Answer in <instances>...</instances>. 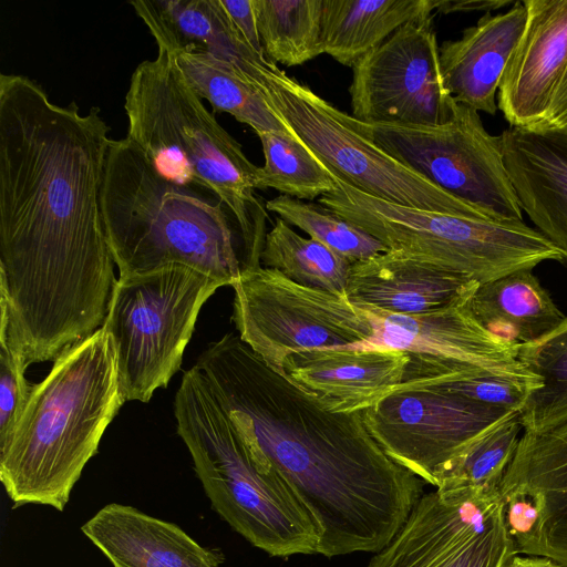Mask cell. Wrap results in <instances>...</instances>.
<instances>
[{
	"mask_svg": "<svg viewBox=\"0 0 567 567\" xmlns=\"http://www.w3.org/2000/svg\"><path fill=\"white\" fill-rule=\"evenodd\" d=\"M256 134L265 158L258 189L312 200L334 188L333 173L291 131Z\"/></svg>",
	"mask_w": 567,
	"mask_h": 567,
	"instance_id": "obj_29",
	"label": "cell"
},
{
	"mask_svg": "<svg viewBox=\"0 0 567 567\" xmlns=\"http://www.w3.org/2000/svg\"><path fill=\"white\" fill-rule=\"evenodd\" d=\"M190 87L215 111L226 112L255 133L289 132L264 91L231 65L193 50L171 53Z\"/></svg>",
	"mask_w": 567,
	"mask_h": 567,
	"instance_id": "obj_25",
	"label": "cell"
},
{
	"mask_svg": "<svg viewBox=\"0 0 567 567\" xmlns=\"http://www.w3.org/2000/svg\"><path fill=\"white\" fill-rule=\"evenodd\" d=\"M220 282L169 265L118 277L102 326L111 341L123 399L148 402L179 370L202 306Z\"/></svg>",
	"mask_w": 567,
	"mask_h": 567,
	"instance_id": "obj_8",
	"label": "cell"
},
{
	"mask_svg": "<svg viewBox=\"0 0 567 567\" xmlns=\"http://www.w3.org/2000/svg\"><path fill=\"white\" fill-rule=\"evenodd\" d=\"M130 4L144 21L158 49L193 50L235 68L262 87L276 65L245 41L221 0H137Z\"/></svg>",
	"mask_w": 567,
	"mask_h": 567,
	"instance_id": "obj_18",
	"label": "cell"
},
{
	"mask_svg": "<svg viewBox=\"0 0 567 567\" xmlns=\"http://www.w3.org/2000/svg\"><path fill=\"white\" fill-rule=\"evenodd\" d=\"M477 286L465 275L389 250L351 265L346 296L360 308L417 315L466 299Z\"/></svg>",
	"mask_w": 567,
	"mask_h": 567,
	"instance_id": "obj_19",
	"label": "cell"
},
{
	"mask_svg": "<svg viewBox=\"0 0 567 567\" xmlns=\"http://www.w3.org/2000/svg\"><path fill=\"white\" fill-rule=\"evenodd\" d=\"M424 389L447 391L485 405L519 413L532 392L513 382L495 377L447 382Z\"/></svg>",
	"mask_w": 567,
	"mask_h": 567,
	"instance_id": "obj_33",
	"label": "cell"
},
{
	"mask_svg": "<svg viewBox=\"0 0 567 567\" xmlns=\"http://www.w3.org/2000/svg\"><path fill=\"white\" fill-rule=\"evenodd\" d=\"M352 127L453 197L494 220L523 221L505 166L501 135L489 134L477 111L453 102L450 118L434 126L369 124L348 114Z\"/></svg>",
	"mask_w": 567,
	"mask_h": 567,
	"instance_id": "obj_10",
	"label": "cell"
},
{
	"mask_svg": "<svg viewBox=\"0 0 567 567\" xmlns=\"http://www.w3.org/2000/svg\"><path fill=\"white\" fill-rule=\"evenodd\" d=\"M472 296L417 315L362 308L371 320L373 334L348 348L408 353L409 363L395 391L482 377L507 380L530 391L539 389L542 380L517 358L519 344L497 337L475 318Z\"/></svg>",
	"mask_w": 567,
	"mask_h": 567,
	"instance_id": "obj_11",
	"label": "cell"
},
{
	"mask_svg": "<svg viewBox=\"0 0 567 567\" xmlns=\"http://www.w3.org/2000/svg\"><path fill=\"white\" fill-rule=\"evenodd\" d=\"M109 133L99 107L82 114L25 75H0V322L29 365L105 321L116 281L101 204Z\"/></svg>",
	"mask_w": 567,
	"mask_h": 567,
	"instance_id": "obj_1",
	"label": "cell"
},
{
	"mask_svg": "<svg viewBox=\"0 0 567 567\" xmlns=\"http://www.w3.org/2000/svg\"><path fill=\"white\" fill-rule=\"evenodd\" d=\"M398 464L435 486L439 472L471 442L516 412L442 390H396L362 412Z\"/></svg>",
	"mask_w": 567,
	"mask_h": 567,
	"instance_id": "obj_15",
	"label": "cell"
},
{
	"mask_svg": "<svg viewBox=\"0 0 567 567\" xmlns=\"http://www.w3.org/2000/svg\"><path fill=\"white\" fill-rule=\"evenodd\" d=\"M504 503L505 525L516 549L532 535L539 511L535 502L519 492L501 494Z\"/></svg>",
	"mask_w": 567,
	"mask_h": 567,
	"instance_id": "obj_34",
	"label": "cell"
},
{
	"mask_svg": "<svg viewBox=\"0 0 567 567\" xmlns=\"http://www.w3.org/2000/svg\"><path fill=\"white\" fill-rule=\"evenodd\" d=\"M127 136L166 178L217 195L235 214L260 264L267 215L255 190L259 166L205 107L175 58L158 49L131 75L125 95Z\"/></svg>",
	"mask_w": 567,
	"mask_h": 567,
	"instance_id": "obj_5",
	"label": "cell"
},
{
	"mask_svg": "<svg viewBox=\"0 0 567 567\" xmlns=\"http://www.w3.org/2000/svg\"><path fill=\"white\" fill-rule=\"evenodd\" d=\"M534 130L567 134V68L554 93L544 121Z\"/></svg>",
	"mask_w": 567,
	"mask_h": 567,
	"instance_id": "obj_36",
	"label": "cell"
},
{
	"mask_svg": "<svg viewBox=\"0 0 567 567\" xmlns=\"http://www.w3.org/2000/svg\"><path fill=\"white\" fill-rule=\"evenodd\" d=\"M29 367L22 349L0 323V446L13 432L33 385L25 379Z\"/></svg>",
	"mask_w": 567,
	"mask_h": 567,
	"instance_id": "obj_32",
	"label": "cell"
},
{
	"mask_svg": "<svg viewBox=\"0 0 567 567\" xmlns=\"http://www.w3.org/2000/svg\"><path fill=\"white\" fill-rule=\"evenodd\" d=\"M101 204L120 277L182 265L233 286L261 266L217 195L166 178L128 137L110 142Z\"/></svg>",
	"mask_w": 567,
	"mask_h": 567,
	"instance_id": "obj_3",
	"label": "cell"
},
{
	"mask_svg": "<svg viewBox=\"0 0 567 567\" xmlns=\"http://www.w3.org/2000/svg\"><path fill=\"white\" fill-rule=\"evenodd\" d=\"M221 4L245 41L256 52L264 55L257 29L254 0H221Z\"/></svg>",
	"mask_w": 567,
	"mask_h": 567,
	"instance_id": "obj_35",
	"label": "cell"
},
{
	"mask_svg": "<svg viewBox=\"0 0 567 567\" xmlns=\"http://www.w3.org/2000/svg\"><path fill=\"white\" fill-rule=\"evenodd\" d=\"M527 8L516 1L504 13H485L457 40L440 47L444 84L455 102L494 115L496 91L526 25Z\"/></svg>",
	"mask_w": 567,
	"mask_h": 567,
	"instance_id": "obj_21",
	"label": "cell"
},
{
	"mask_svg": "<svg viewBox=\"0 0 567 567\" xmlns=\"http://www.w3.org/2000/svg\"><path fill=\"white\" fill-rule=\"evenodd\" d=\"M266 59L287 66L322 54V0H254Z\"/></svg>",
	"mask_w": 567,
	"mask_h": 567,
	"instance_id": "obj_28",
	"label": "cell"
},
{
	"mask_svg": "<svg viewBox=\"0 0 567 567\" xmlns=\"http://www.w3.org/2000/svg\"><path fill=\"white\" fill-rule=\"evenodd\" d=\"M522 429L519 412H516L484 432L439 472L434 487L499 491Z\"/></svg>",
	"mask_w": 567,
	"mask_h": 567,
	"instance_id": "obj_30",
	"label": "cell"
},
{
	"mask_svg": "<svg viewBox=\"0 0 567 567\" xmlns=\"http://www.w3.org/2000/svg\"><path fill=\"white\" fill-rule=\"evenodd\" d=\"M517 554L499 491L439 487L422 495L368 567H505Z\"/></svg>",
	"mask_w": 567,
	"mask_h": 567,
	"instance_id": "obj_13",
	"label": "cell"
},
{
	"mask_svg": "<svg viewBox=\"0 0 567 567\" xmlns=\"http://www.w3.org/2000/svg\"><path fill=\"white\" fill-rule=\"evenodd\" d=\"M319 204L369 233L389 250L467 276L478 284L532 270L564 256L524 221H498L401 206L333 177Z\"/></svg>",
	"mask_w": 567,
	"mask_h": 567,
	"instance_id": "obj_7",
	"label": "cell"
},
{
	"mask_svg": "<svg viewBox=\"0 0 567 567\" xmlns=\"http://www.w3.org/2000/svg\"><path fill=\"white\" fill-rule=\"evenodd\" d=\"M261 90L289 130L353 188L401 206L492 219L401 164L352 127L346 112L277 65L266 75Z\"/></svg>",
	"mask_w": 567,
	"mask_h": 567,
	"instance_id": "obj_9",
	"label": "cell"
},
{
	"mask_svg": "<svg viewBox=\"0 0 567 567\" xmlns=\"http://www.w3.org/2000/svg\"><path fill=\"white\" fill-rule=\"evenodd\" d=\"M471 308L487 330L516 344L536 341L567 320L530 270L478 284Z\"/></svg>",
	"mask_w": 567,
	"mask_h": 567,
	"instance_id": "obj_24",
	"label": "cell"
},
{
	"mask_svg": "<svg viewBox=\"0 0 567 567\" xmlns=\"http://www.w3.org/2000/svg\"><path fill=\"white\" fill-rule=\"evenodd\" d=\"M114 567H220L224 555L177 525L130 505L111 503L81 526Z\"/></svg>",
	"mask_w": 567,
	"mask_h": 567,
	"instance_id": "obj_22",
	"label": "cell"
},
{
	"mask_svg": "<svg viewBox=\"0 0 567 567\" xmlns=\"http://www.w3.org/2000/svg\"><path fill=\"white\" fill-rule=\"evenodd\" d=\"M174 413L177 433L220 517L272 557L318 554L313 517L276 467L256 465L196 365L183 374Z\"/></svg>",
	"mask_w": 567,
	"mask_h": 567,
	"instance_id": "obj_6",
	"label": "cell"
},
{
	"mask_svg": "<svg viewBox=\"0 0 567 567\" xmlns=\"http://www.w3.org/2000/svg\"><path fill=\"white\" fill-rule=\"evenodd\" d=\"M260 264L300 285L346 296L353 262L320 241L300 236L278 217L266 234Z\"/></svg>",
	"mask_w": 567,
	"mask_h": 567,
	"instance_id": "obj_27",
	"label": "cell"
},
{
	"mask_svg": "<svg viewBox=\"0 0 567 567\" xmlns=\"http://www.w3.org/2000/svg\"><path fill=\"white\" fill-rule=\"evenodd\" d=\"M231 287L239 338L282 375L295 352L350 347L373 334L367 312L347 296L300 285L278 270H247Z\"/></svg>",
	"mask_w": 567,
	"mask_h": 567,
	"instance_id": "obj_12",
	"label": "cell"
},
{
	"mask_svg": "<svg viewBox=\"0 0 567 567\" xmlns=\"http://www.w3.org/2000/svg\"><path fill=\"white\" fill-rule=\"evenodd\" d=\"M255 463L267 458L291 485L327 558L377 553L400 530L424 482L394 462L363 413H333L226 333L195 364Z\"/></svg>",
	"mask_w": 567,
	"mask_h": 567,
	"instance_id": "obj_2",
	"label": "cell"
},
{
	"mask_svg": "<svg viewBox=\"0 0 567 567\" xmlns=\"http://www.w3.org/2000/svg\"><path fill=\"white\" fill-rule=\"evenodd\" d=\"M266 209L352 262L389 251L379 239L321 204L279 195L266 203Z\"/></svg>",
	"mask_w": 567,
	"mask_h": 567,
	"instance_id": "obj_31",
	"label": "cell"
},
{
	"mask_svg": "<svg viewBox=\"0 0 567 567\" xmlns=\"http://www.w3.org/2000/svg\"><path fill=\"white\" fill-rule=\"evenodd\" d=\"M441 0H322V53L352 68L409 21L431 16Z\"/></svg>",
	"mask_w": 567,
	"mask_h": 567,
	"instance_id": "obj_23",
	"label": "cell"
},
{
	"mask_svg": "<svg viewBox=\"0 0 567 567\" xmlns=\"http://www.w3.org/2000/svg\"><path fill=\"white\" fill-rule=\"evenodd\" d=\"M513 0H441L437 11L443 13L451 12H474L498 10L509 4H515Z\"/></svg>",
	"mask_w": 567,
	"mask_h": 567,
	"instance_id": "obj_37",
	"label": "cell"
},
{
	"mask_svg": "<svg viewBox=\"0 0 567 567\" xmlns=\"http://www.w3.org/2000/svg\"><path fill=\"white\" fill-rule=\"evenodd\" d=\"M409 355L396 350L316 348L290 354L285 377L333 413L363 412L402 383Z\"/></svg>",
	"mask_w": 567,
	"mask_h": 567,
	"instance_id": "obj_17",
	"label": "cell"
},
{
	"mask_svg": "<svg viewBox=\"0 0 567 567\" xmlns=\"http://www.w3.org/2000/svg\"><path fill=\"white\" fill-rule=\"evenodd\" d=\"M124 403L103 328L59 355L0 446V480L13 508L37 504L63 512Z\"/></svg>",
	"mask_w": 567,
	"mask_h": 567,
	"instance_id": "obj_4",
	"label": "cell"
},
{
	"mask_svg": "<svg viewBox=\"0 0 567 567\" xmlns=\"http://www.w3.org/2000/svg\"><path fill=\"white\" fill-rule=\"evenodd\" d=\"M352 116L363 123L434 126L454 99L445 87L433 14L406 22L352 66Z\"/></svg>",
	"mask_w": 567,
	"mask_h": 567,
	"instance_id": "obj_14",
	"label": "cell"
},
{
	"mask_svg": "<svg viewBox=\"0 0 567 567\" xmlns=\"http://www.w3.org/2000/svg\"><path fill=\"white\" fill-rule=\"evenodd\" d=\"M501 137L522 210L567 260V134L508 126Z\"/></svg>",
	"mask_w": 567,
	"mask_h": 567,
	"instance_id": "obj_20",
	"label": "cell"
},
{
	"mask_svg": "<svg viewBox=\"0 0 567 567\" xmlns=\"http://www.w3.org/2000/svg\"><path fill=\"white\" fill-rule=\"evenodd\" d=\"M505 567H561L554 560L539 557V556H528V557H519L514 556Z\"/></svg>",
	"mask_w": 567,
	"mask_h": 567,
	"instance_id": "obj_38",
	"label": "cell"
},
{
	"mask_svg": "<svg viewBox=\"0 0 567 567\" xmlns=\"http://www.w3.org/2000/svg\"><path fill=\"white\" fill-rule=\"evenodd\" d=\"M518 360L542 380L519 413L526 433L567 424V320L545 337L518 346Z\"/></svg>",
	"mask_w": 567,
	"mask_h": 567,
	"instance_id": "obj_26",
	"label": "cell"
},
{
	"mask_svg": "<svg viewBox=\"0 0 567 567\" xmlns=\"http://www.w3.org/2000/svg\"><path fill=\"white\" fill-rule=\"evenodd\" d=\"M527 21L498 87L509 126L534 130L545 118L567 68V0H524Z\"/></svg>",
	"mask_w": 567,
	"mask_h": 567,
	"instance_id": "obj_16",
	"label": "cell"
}]
</instances>
